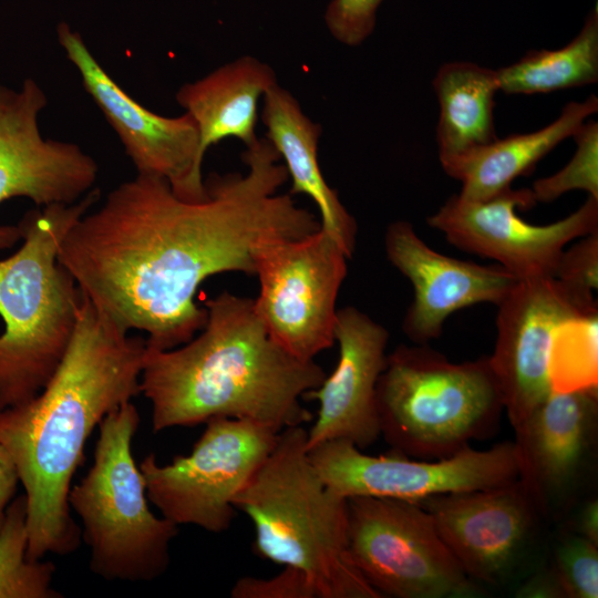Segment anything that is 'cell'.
I'll use <instances>...</instances> for the list:
<instances>
[{
  "label": "cell",
  "mask_w": 598,
  "mask_h": 598,
  "mask_svg": "<svg viewBox=\"0 0 598 598\" xmlns=\"http://www.w3.org/2000/svg\"><path fill=\"white\" fill-rule=\"evenodd\" d=\"M598 111V99L571 101L550 124L524 134L496 138L488 144L441 163L444 172L462 184L460 197L486 200L512 187L518 176L529 173L546 154L571 137Z\"/></svg>",
  "instance_id": "22"
},
{
  "label": "cell",
  "mask_w": 598,
  "mask_h": 598,
  "mask_svg": "<svg viewBox=\"0 0 598 598\" xmlns=\"http://www.w3.org/2000/svg\"><path fill=\"white\" fill-rule=\"evenodd\" d=\"M377 411L394 452L439 460L492 434L504 404L488 357L455 363L425 344H401L378 380Z\"/></svg>",
  "instance_id": "6"
},
{
  "label": "cell",
  "mask_w": 598,
  "mask_h": 598,
  "mask_svg": "<svg viewBox=\"0 0 598 598\" xmlns=\"http://www.w3.org/2000/svg\"><path fill=\"white\" fill-rule=\"evenodd\" d=\"M231 598H319L310 579L301 570L283 567L270 578L245 576L230 590Z\"/></svg>",
  "instance_id": "30"
},
{
  "label": "cell",
  "mask_w": 598,
  "mask_h": 598,
  "mask_svg": "<svg viewBox=\"0 0 598 598\" xmlns=\"http://www.w3.org/2000/svg\"><path fill=\"white\" fill-rule=\"evenodd\" d=\"M347 504L351 559L381 597L463 598L482 592L419 503L353 496Z\"/></svg>",
  "instance_id": "8"
},
{
  "label": "cell",
  "mask_w": 598,
  "mask_h": 598,
  "mask_svg": "<svg viewBox=\"0 0 598 598\" xmlns=\"http://www.w3.org/2000/svg\"><path fill=\"white\" fill-rule=\"evenodd\" d=\"M27 501L16 497L0 528V598H59L53 588V563L27 555Z\"/></svg>",
  "instance_id": "25"
},
{
  "label": "cell",
  "mask_w": 598,
  "mask_h": 598,
  "mask_svg": "<svg viewBox=\"0 0 598 598\" xmlns=\"http://www.w3.org/2000/svg\"><path fill=\"white\" fill-rule=\"evenodd\" d=\"M518 477L542 520H563L594 471L598 389L550 392L516 427Z\"/></svg>",
  "instance_id": "16"
},
{
  "label": "cell",
  "mask_w": 598,
  "mask_h": 598,
  "mask_svg": "<svg viewBox=\"0 0 598 598\" xmlns=\"http://www.w3.org/2000/svg\"><path fill=\"white\" fill-rule=\"evenodd\" d=\"M536 204L530 188L498 193L486 200L450 197L427 224L456 248L493 259L517 280L554 277L566 246L598 230V199L547 225L526 223L518 208Z\"/></svg>",
  "instance_id": "12"
},
{
  "label": "cell",
  "mask_w": 598,
  "mask_h": 598,
  "mask_svg": "<svg viewBox=\"0 0 598 598\" xmlns=\"http://www.w3.org/2000/svg\"><path fill=\"white\" fill-rule=\"evenodd\" d=\"M576 151L557 173L534 182L536 203H549L565 193L579 189L598 199V122H584L571 136Z\"/></svg>",
  "instance_id": "28"
},
{
  "label": "cell",
  "mask_w": 598,
  "mask_h": 598,
  "mask_svg": "<svg viewBox=\"0 0 598 598\" xmlns=\"http://www.w3.org/2000/svg\"><path fill=\"white\" fill-rule=\"evenodd\" d=\"M596 310L594 292L556 277L518 280L497 305L496 341L488 362L513 429L551 392L548 370L555 329L566 319Z\"/></svg>",
  "instance_id": "13"
},
{
  "label": "cell",
  "mask_w": 598,
  "mask_h": 598,
  "mask_svg": "<svg viewBox=\"0 0 598 598\" xmlns=\"http://www.w3.org/2000/svg\"><path fill=\"white\" fill-rule=\"evenodd\" d=\"M432 85L440 106L436 143L441 163L497 138L496 70L467 61L448 62L436 71Z\"/></svg>",
  "instance_id": "23"
},
{
  "label": "cell",
  "mask_w": 598,
  "mask_h": 598,
  "mask_svg": "<svg viewBox=\"0 0 598 598\" xmlns=\"http://www.w3.org/2000/svg\"><path fill=\"white\" fill-rule=\"evenodd\" d=\"M187 455L161 465L152 453L140 464L148 501L175 525L227 530L234 501L274 448L279 432L260 423L208 420Z\"/></svg>",
  "instance_id": "9"
},
{
  "label": "cell",
  "mask_w": 598,
  "mask_h": 598,
  "mask_svg": "<svg viewBox=\"0 0 598 598\" xmlns=\"http://www.w3.org/2000/svg\"><path fill=\"white\" fill-rule=\"evenodd\" d=\"M348 259L337 238L321 227L256 250L255 309L269 336L298 359L315 360L336 342L337 298Z\"/></svg>",
  "instance_id": "10"
},
{
  "label": "cell",
  "mask_w": 598,
  "mask_h": 598,
  "mask_svg": "<svg viewBox=\"0 0 598 598\" xmlns=\"http://www.w3.org/2000/svg\"><path fill=\"white\" fill-rule=\"evenodd\" d=\"M334 340L337 367L303 399L319 403L315 423L307 430V448L329 441H347L360 450L381 435L377 384L385 367L389 332L355 307L337 311Z\"/></svg>",
  "instance_id": "19"
},
{
  "label": "cell",
  "mask_w": 598,
  "mask_h": 598,
  "mask_svg": "<svg viewBox=\"0 0 598 598\" xmlns=\"http://www.w3.org/2000/svg\"><path fill=\"white\" fill-rule=\"evenodd\" d=\"M18 483L19 476L16 466L7 451L0 445V528Z\"/></svg>",
  "instance_id": "34"
},
{
  "label": "cell",
  "mask_w": 598,
  "mask_h": 598,
  "mask_svg": "<svg viewBox=\"0 0 598 598\" xmlns=\"http://www.w3.org/2000/svg\"><path fill=\"white\" fill-rule=\"evenodd\" d=\"M578 506V505H577ZM566 528L598 545V499L590 497L578 506L576 515Z\"/></svg>",
  "instance_id": "33"
},
{
  "label": "cell",
  "mask_w": 598,
  "mask_h": 598,
  "mask_svg": "<svg viewBox=\"0 0 598 598\" xmlns=\"http://www.w3.org/2000/svg\"><path fill=\"white\" fill-rule=\"evenodd\" d=\"M140 425L136 406L125 402L99 424L93 464L69 493L82 524L92 573L105 580L152 581L171 561L178 526L150 508L145 481L132 453Z\"/></svg>",
  "instance_id": "7"
},
{
  "label": "cell",
  "mask_w": 598,
  "mask_h": 598,
  "mask_svg": "<svg viewBox=\"0 0 598 598\" xmlns=\"http://www.w3.org/2000/svg\"><path fill=\"white\" fill-rule=\"evenodd\" d=\"M276 84L271 66L244 55L183 84L175 97L196 123L204 154L209 146L229 137L240 140L247 148L259 141V99Z\"/></svg>",
  "instance_id": "21"
},
{
  "label": "cell",
  "mask_w": 598,
  "mask_h": 598,
  "mask_svg": "<svg viewBox=\"0 0 598 598\" xmlns=\"http://www.w3.org/2000/svg\"><path fill=\"white\" fill-rule=\"evenodd\" d=\"M523 598H564L547 566L533 574L516 591Z\"/></svg>",
  "instance_id": "32"
},
{
  "label": "cell",
  "mask_w": 598,
  "mask_h": 598,
  "mask_svg": "<svg viewBox=\"0 0 598 598\" xmlns=\"http://www.w3.org/2000/svg\"><path fill=\"white\" fill-rule=\"evenodd\" d=\"M234 506L254 526V551L301 570L319 598H381L351 559L347 498L332 492L312 464L303 425L278 433Z\"/></svg>",
  "instance_id": "5"
},
{
  "label": "cell",
  "mask_w": 598,
  "mask_h": 598,
  "mask_svg": "<svg viewBox=\"0 0 598 598\" xmlns=\"http://www.w3.org/2000/svg\"><path fill=\"white\" fill-rule=\"evenodd\" d=\"M261 121L267 127L266 138L276 148L291 179L289 194H305L315 202L320 227L334 236L351 258L358 227L320 169V124L308 117L297 99L279 84L264 95Z\"/></svg>",
  "instance_id": "20"
},
{
  "label": "cell",
  "mask_w": 598,
  "mask_h": 598,
  "mask_svg": "<svg viewBox=\"0 0 598 598\" xmlns=\"http://www.w3.org/2000/svg\"><path fill=\"white\" fill-rule=\"evenodd\" d=\"M557 279L594 292L598 288V230L565 248L556 267Z\"/></svg>",
  "instance_id": "31"
},
{
  "label": "cell",
  "mask_w": 598,
  "mask_h": 598,
  "mask_svg": "<svg viewBox=\"0 0 598 598\" xmlns=\"http://www.w3.org/2000/svg\"><path fill=\"white\" fill-rule=\"evenodd\" d=\"M241 158L245 174L212 173L207 196L196 202L179 198L164 178L137 174L83 215L60 246L58 260L82 295L118 328L145 332L150 348L179 347L204 328L207 310L195 295L208 277L254 275L262 244L320 228L292 195L277 193L289 177L268 138Z\"/></svg>",
  "instance_id": "1"
},
{
  "label": "cell",
  "mask_w": 598,
  "mask_h": 598,
  "mask_svg": "<svg viewBox=\"0 0 598 598\" xmlns=\"http://www.w3.org/2000/svg\"><path fill=\"white\" fill-rule=\"evenodd\" d=\"M384 0H331L324 11V23L340 43L357 47L373 32L377 13Z\"/></svg>",
  "instance_id": "29"
},
{
  "label": "cell",
  "mask_w": 598,
  "mask_h": 598,
  "mask_svg": "<svg viewBox=\"0 0 598 598\" xmlns=\"http://www.w3.org/2000/svg\"><path fill=\"white\" fill-rule=\"evenodd\" d=\"M48 99L33 79L0 84V204L24 197L37 206L73 204L94 188L99 166L70 142L45 138L39 116ZM21 239L19 225H0V250Z\"/></svg>",
  "instance_id": "14"
},
{
  "label": "cell",
  "mask_w": 598,
  "mask_h": 598,
  "mask_svg": "<svg viewBox=\"0 0 598 598\" xmlns=\"http://www.w3.org/2000/svg\"><path fill=\"white\" fill-rule=\"evenodd\" d=\"M204 305L206 323L188 342L169 350L146 346L140 390L152 406L153 431L214 417L249 420L276 432L310 422L300 399L321 384L323 369L279 346L254 299L223 291Z\"/></svg>",
  "instance_id": "3"
},
{
  "label": "cell",
  "mask_w": 598,
  "mask_h": 598,
  "mask_svg": "<svg viewBox=\"0 0 598 598\" xmlns=\"http://www.w3.org/2000/svg\"><path fill=\"white\" fill-rule=\"evenodd\" d=\"M497 71L499 91L538 94L594 84L598 81V6L587 14L578 34L556 50H530Z\"/></svg>",
  "instance_id": "24"
},
{
  "label": "cell",
  "mask_w": 598,
  "mask_h": 598,
  "mask_svg": "<svg viewBox=\"0 0 598 598\" xmlns=\"http://www.w3.org/2000/svg\"><path fill=\"white\" fill-rule=\"evenodd\" d=\"M58 41L80 73L83 87L121 140L137 174L166 179L175 195L190 202L207 196L199 133L192 116L156 114L130 96L102 68L82 35L66 22Z\"/></svg>",
  "instance_id": "15"
},
{
  "label": "cell",
  "mask_w": 598,
  "mask_h": 598,
  "mask_svg": "<svg viewBox=\"0 0 598 598\" xmlns=\"http://www.w3.org/2000/svg\"><path fill=\"white\" fill-rule=\"evenodd\" d=\"M146 339L131 337L83 296L59 367L31 400L0 411V445L27 501L31 559L66 555L80 545L69 493L89 436L114 409L141 393Z\"/></svg>",
  "instance_id": "2"
},
{
  "label": "cell",
  "mask_w": 598,
  "mask_h": 598,
  "mask_svg": "<svg viewBox=\"0 0 598 598\" xmlns=\"http://www.w3.org/2000/svg\"><path fill=\"white\" fill-rule=\"evenodd\" d=\"M385 254L413 286L403 331L417 344L436 339L455 311L477 303L497 306L518 281L499 265H478L445 256L426 245L406 220L389 225Z\"/></svg>",
  "instance_id": "18"
},
{
  "label": "cell",
  "mask_w": 598,
  "mask_h": 598,
  "mask_svg": "<svg viewBox=\"0 0 598 598\" xmlns=\"http://www.w3.org/2000/svg\"><path fill=\"white\" fill-rule=\"evenodd\" d=\"M553 392L598 389V310L564 320L549 352Z\"/></svg>",
  "instance_id": "26"
},
{
  "label": "cell",
  "mask_w": 598,
  "mask_h": 598,
  "mask_svg": "<svg viewBox=\"0 0 598 598\" xmlns=\"http://www.w3.org/2000/svg\"><path fill=\"white\" fill-rule=\"evenodd\" d=\"M99 198L93 188L73 204L28 212L19 224L21 247L0 260V411L33 399L69 348L83 295L58 254Z\"/></svg>",
  "instance_id": "4"
},
{
  "label": "cell",
  "mask_w": 598,
  "mask_h": 598,
  "mask_svg": "<svg viewBox=\"0 0 598 598\" xmlns=\"http://www.w3.org/2000/svg\"><path fill=\"white\" fill-rule=\"evenodd\" d=\"M327 486L343 498L373 496L419 503L447 493L502 486L518 477L513 441L487 450L471 446L444 458L423 461L394 452L372 456L347 441L308 450Z\"/></svg>",
  "instance_id": "11"
},
{
  "label": "cell",
  "mask_w": 598,
  "mask_h": 598,
  "mask_svg": "<svg viewBox=\"0 0 598 598\" xmlns=\"http://www.w3.org/2000/svg\"><path fill=\"white\" fill-rule=\"evenodd\" d=\"M553 546L547 568L564 598L598 597V545L564 528Z\"/></svg>",
  "instance_id": "27"
},
{
  "label": "cell",
  "mask_w": 598,
  "mask_h": 598,
  "mask_svg": "<svg viewBox=\"0 0 598 598\" xmlns=\"http://www.w3.org/2000/svg\"><path fill=\"white\" fill-rule=\"evenodd\" d=\"M419 504L465 574L489 585L509 578L542 522L518 480L486 489L440 494Z\"/></svg>",
  "instance_id": "17"
}]
</instances>
